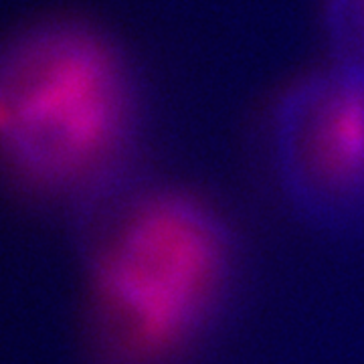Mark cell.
<instances>
[{
    "instance_id": "1",
    "label": "cell",
    "mask_w": 364,
    "mask_h": 364,
    "mask_svg": "<svg viewBox=\"0 0 364 364\" xmlns=\"http://www.w3.org/2000/svg\"><path fill=\"white\" fill-rule=\"evenodd\" d=\"M235 235L207 198L176 186L114 191L91 249V306L107 364H176L233 291Z\"/></svg>"
},
{
    "instance_id": "2",
    "label": "cell",
    "mask_w": 364,
    "mask_h": 364,
    "mask_svg": "<svg viewBox=\"0 0 364 364\" xmlns=\"http://www.w3.org/2000/svg\"><path fill=\"white\" fill-rule=\"evenodd\" d=\"M9 160L51 193L114 191L142 130L122 53L90 28L57 25L23 41L0 71Z\"/></svg>"
},
{
    "instance_id": "3",
    "label": "cell",
    "mask_w": 364,
    "mask_h": 364,
    "mask_svg": "<svg viewBox=\"0 0 364 364\" xmlns=\"http://www.w3.org/2000/svg\"><path fill=\"white\" fill-rule=\"evenodd\" d=\"M272 152L299 217L364 233V67L334 59L291 85L273 114Z\"/></svg>"
},
{
    "instance_id": "4",
    "label": "cell",
    "mask_w": 364,
    "mask_h": 364,
    "mask_svg": "<svg viewBox=\"0 0 364 364\" xmlns=\"http://www.w3.org/2000/svg\"><path fill=\"white\" fill-rule=\"evenodd\" d=\"M324 23L336 61L364 67V0H326Z\"/></svg>"
},
{
    "instance_id": "5",
    "label": "cell",
    "mask_w": 364,
    "mask_h": 364,
    "mask_svg": "<svg viewBox=\"0 0 364 364\" xmlns=\"http://www.w3.org/2000/svg\"><path fill=\"white\" fill-rule=\"evenodd\" d=\"M0 128H2V109H0Z\"/></svg>"
}]
</instances>
